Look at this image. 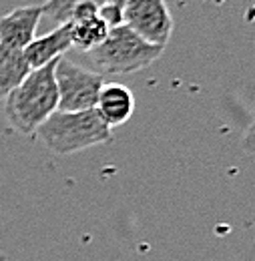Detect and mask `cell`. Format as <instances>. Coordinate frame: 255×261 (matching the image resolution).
<instances>
[{"mask_svg": "<svg viewBox=\"0 0 255 261\" xmlns=\"http://www.w3.org/2000/svg\"><path fill=\"white\" fill-rule=\"evenodd\" d=\"M57 63L31 70L24 81L4 98L6 121L16 133L34 137L40 125L59 111V91L55 81Z\"/></svg>", "mask_w": 255, "mask_h": 261, "instance_id": "1", "label": "cell"}, {"mask_svg": "<svg viewBox=\"0 0 255 261\" xmlns=\"http://www.w3.org/2000/svg\"><path fill=\"white\" fill-rule=\"evenodd\" d=\"M44 147L55 155H72L113 139L111 129L98 117L95 109L64 113L57 111L36 130Z\"/></svg>", "mask_w": 255, "mask_h": 261, "instance_id": "2", "label": "cell"}, {"mask_svg": "<svg viewBox=\"0 0 255 261\" xmlns=\"http://www.w3.org/2000/svg\"><path fill=\"white\" fill-rule=\"evenodd\" d=\"M163 55V48L139 38L125 24L113 27L107 38L85 53L89 66L96 74H129L153 65Z\"/></svg>", "mask_w": 255, "mask_h": 261, "instance_id": "3", "label": "cell"}, {"mask_svg": "<svg viewBox=\"0 0 255 261\" xmlns=\"http://www.w3.org/2000/svg\"><path fill=\"white\" fill-rule=\"evenodd\" d=\"M55 81L59 91V111L76 113L96 107L98 93L105 85L95 70L76 65L68 59H59L55 66Z\"/></svg>", "mask_w": 255, "mask_h": 261, "instance_id": "4", "label": "cell"}, {"mask_svg": "<svg viewBox=\"0 0 255 261\" xmlns=\"http://www.w3.org/2000/svg\"><path fill=\"white\" fill-rule=\"evenodd\" d=\"M123 24L145 42L165 48L173 34V16L165 0H127Z\"/></svg>", "mask_w": 255, "mask_h": 261, "instance_id": "5", "label": "cell"}, {"mask_svg": "<svg viewBox=\"0 0 255 261\" xmlns=\"http://www.w3.org/2000/svg\"><path fill=\"white\" fill-rule=\"evenodd\" d=\"M42 18V6H20L0 16V42L24 50L36 38V29Z\"/></svg>", "mask_w": 255, "mask_h": 261, "instance_id": "6", "label": "cell"}, {"mask_svg": "<svg viewBox=\"0 0 255 261\" xmlns=\"http://www.w3.org/2000/svg\"><path fill=\"white\" fill-rule=\"evenodd\" d=\"M95 111L109 129L121 127L135 113V95L121 83H105L96 98Z\"/></svg>", "mask_w": 255, "mask_h": 261, "instance_id": "7", "label": "cell"}, {"mask_svg": "<svg viewBox=\"0 0 255 261\" xmlns=\"http://www.w3.org/2000/svg\"><path fill=\"white\" fill-rule=\"evenodd\" d=\"M70 48H72L70 31H68V24H63V27H55L50 33L36 36L24 48V57L29 61L31 70H34V68L50 65V63H57Z\"/></svg>", "mask_w": 255, "mask_h": 261, "instance_id": "8", "label": "cell"}, {"mask_svg": "<svg viewBox=\"0 0 255 261\" xmlns=\"http://www.w3.org/2000/svg\"><path fill=\"white\" fill-rule=\"evenodd\" d=\"M68 31H70L72 46L83 50V53H89V50H93L95 46H98L107 38L111 27L103 20L100 8H98V12H93L89 16L72 18L68 22Z\"/></svg>", "mask_w": 255, "mask_h": 261, "instance_id": "9", "label": "cell"}, {"mask_svg": "<svg viewBox=\"0 0 255 261\" xmlns=\"http://www.w3.org/2000/svg\"><path fill=\"white\" fill-rule=\"evenodd\" d=\"M31 72L24 50L10 48L0 42V98H6Z\"/></svg>", "mask_w": 255, "mask_h": 261, "instance_id": "10", "label": "cell"}, {"mask_svg": "<svg viewBox=\"0 0 255 261\" xmlns=\"http://www.w3.org/2000/svg\"><path fill=\"white\" fill-rule=\"evenodd\" d=\"M81 2H87V0H44L40 4L42 6V16H46L48 22H53L55 27H63L70 20L72 10ZM91 2L103 4V0H91Z\"/></svg>", "mask_w": 255, "mask_h": 261, "instance_id": "11", "label": "cell"}, {"mask_svg": "<svg viewBox=\"0 0 255 261\" xmlns=\"http://www.w3.org/2000/svg\"><path fill=\"white\" fill-rule=\"evenodd\" d=\"M243 149L247 153L255 155V121L249 125V129L245 130V135H243Z\"/></svg>", "mask_w": 255, "mask_h": 261, "instance_id": "12", "label": "cell"}, {"mask_svg": "<svg viewBox=\"0 0 255 261\" xmlns=\"http://www.w3.org/2000/svg\"><path fill=\"white\" fill-rule=\"evenodd\" d=\"M103 4H111V6H125L127 4V0H103Z\"/></svg>", "mask_w": 255, "mask_h": 261, "instance_id": "13", "label": "cell"}, {"mask_svg": "<svg viewBox=\"0 0 255 261\" xmlns=\"http://www.w3.org/2000/svg\"><path fill=\"white\" fill-rule=\"evenodd\" d=\"M0 261H8V257H6V255H4L2 251H0Z\"/></svg>", "mask_w": 255, "mask_h": 261, "instance_id": "14", "label": "cell"}]
</instances>
